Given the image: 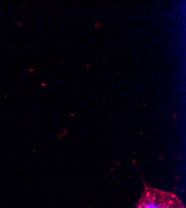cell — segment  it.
Here are the masks:
<instances>
[{
  "label": "cell",
  "mask_w": 186,
  "mask_h": 208,
  "mask_svg": "<svg viewBox=\"0 0 186 208\" xmlns=\"http://www.w3.org/2000/svg\"><path fill=\"white\" fill-rule=\"evenodd\" d=\"M136 208H185V206L174 193L145 186Z\"/></svg>",
  "instance_id": "cell-1"
}]
</instances>
